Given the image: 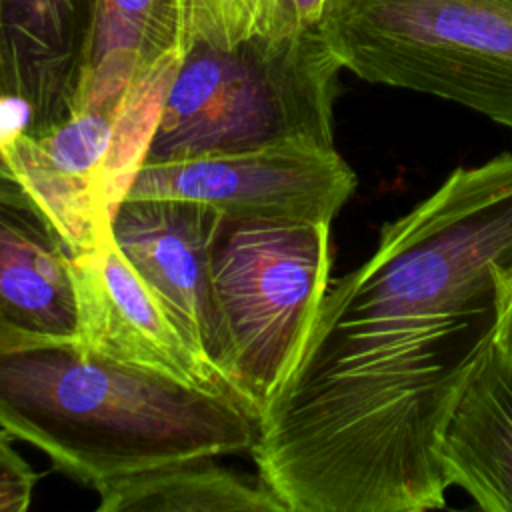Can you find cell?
<instances>
[{
    "label": "cell",
    "instance_id": "1",
    "mask_svg": "<svg viewBox=\"0 0 512 512\" xmlns=\"http://www.w3.org/2000/svg\"><path fill=\"white\" fill-rule=\"evenodd\" d=\"M494 324L496 294L424 314H316L258 412V476L286 512L442 508V440Z\"/></svg>",
    "mask_w": 512,
    "mask_h": 512
},
{
    "label": "cell",
    "instance_id": "2",
    "mask_svg": "<svg viewBox=\"0 0 512 512\" xmlns=\"http://www.w3.org/2000/svg\"><path fill=\"white\" fill-rule=\"evenodd\" d=\"M0 428L98 490L192 458L250 452L256 416L226 388L190 386L80 338L0 326Z\"/></svg>",
    "mask_w": 512,
    "mask_h": 512
},
{
    "label": "cell",
    "instance_id": "3",
    "mask_svg": "<svg viewBox=\"0 0 512 512\" xmlns=\"http://www.w3.org/2000/svg\"><path fill=\"white\" fill-rule=\"evenodd\" d=\"M340 70L320 28L272 30L232 46L190 40L142 164L294 142L334 146Z\"/></svg>",
    "mask_w": 512,
    "mask_h": 512
},
{
    "label": "cell",
    "instance_id": "4",
    "mask_svg": "<svg viewBox=\"0 0 512 512\" xmlns=\"http://www.w3.org/2000/svg\"><path fill=\"white\" fill-rule=\"evenodd\" d=\"M512 264V152L452 170L406 214L382 226L374 252L330 280L318 314H424L496 292Z\"/></svg>",
    "mask_w": 512,
    "mask_h": 512
},
{
    "label": "cell",
    "instance_id": "5",
    "mask_svg": "<svg viewBox=\"0 0 512 512\" xmlns=\"http://www.w3.org/2000/svg\"><path fill=\"white\" fill-rule=\"evenodd\" d=\"M318 28L358 78L512 128V0H328Z\"/></svg>",
    "mask_w": 512,
    "mask_h": 512
},
{
    "label": "cell",
    "instance_id": "6",
    "mask_svg": "<svg viewBox=\"0 0 512 512\" xmlns=\"http://www.w3.org/2000/svg\"><path fill=\"white\" fill-rule=\"evenodd\" d=\"M210 276L222 382L258 418L296 360L330 282V224L222 214Z\"/></svg>",
    "mask_w": 512,
    "mask_h": 512
},
{
    "label": "cell",
    "instance_id": "7",
    "mask_svg": "<svg viewBox=\"0 0 512 512\" xmlns=\"http://www.w3.org/2000/svg\"><path fill=\"white\" fill-rule=\"evenodd\" d=\"M356 190L336 146L274 144L140 164L124 198L202 202L226 216L332 224Z\"/></svg>",
    "mask_w": 512,
    "mask_h": 512
},
{
    "label": "cell",
    "instance_id": "8",
    "mask_svg": "<svg viewBox=\"0 0 512 512\" xmlns=\"http://www.w3.org/2000/svg\"><path fill=\"white\" fill-rule=\"evenodd\" d=\"M220 216L216 208L192 200L122 198L110 212V232L188 344L222 380L224 346L210 276V246Z\"/></svg>",
    "mask_w": 512,
    "mask_h": 512
},
{
    "label": "cell",
    "instance_id": "9",
    "mask_svg": "<svg viewBox=\"0 0 512 512\" xmlns=\"http://www.w3.org/2000/svg\"><path fill=\"white\" fill-rule=\"evenodd\" d=\"M72 264L82 342L190 386L226 388L120 252L110 232V218L100 230L96 248L72 256Z\"/></svg>",
    "mask_w": 512,
    "mask_h": 512
},
{
    "label": "cell",
    "instance_id": "10",
    "mask_svg": "<svg viewBox=\"0 0 512 512\" xmlns=\"http://www.w3.org/2000/svg\"><path fill=\"white\" fill-rule=\"evenodd\" d=\"M100 0H0V100L20 106L28 134L76 110Z\"/></svg>",
    "mask_w": 512,
    "mask_h": 512
},
{
    "label": "cell",
    "instance_id": "11",
    "mask_svg": "<svg viewBox=\"0 0 512 512\" xmlns=\"http://www.w3.org/2000/svg\"><path fill=\"white\" fill-rule=\"evenodd\" d=\"M0 326L78 338L72 254L42 212L0 202Z\"/></svg>",
    "mask_w": 512,
    "mask_h": 512
},
{
    "label": "cell",
    "instance_id": "12",
    "mask_svg": "<svg viewBox=\"0 0 512 512\" xmlns=\"http://www.w3.org/2000/svg\"><path fill=\"white\" fill-rule=\"evenodd\" d=\"M442 470L488 512H512V370L494 344L482 356L446 428Z\"/></svg>",
    "mask_w": 512,
    "mask_h": 512
},
{
    "label": "cell",
    "instance_id": "13",
    "mask_svg": "<svg viewBox=\"0 0 512 512\" xmlns=\"http://www.w3.org/2000/svg\"><path fill=\"white\" fill-rule=\"evenodd\" d=\"M176 54V0H100L76 110H120L132 84Z\"/></svg>",
    "mask_w": 512,
    "mask_h": 512
},
{
    "label": "cell",
    "instance_id": "14",
    "mask_svg": "<svg viewBox=\"0 0 512 512\" xmlns=\"http://www.w3.org/2000/svg\"><path fill=\"white\" fill-rule=\"evenodd\" d=\"M98 512H286L262 482L208 458L180 460L100 486Z\"/></svg>",
    "mask_w": 512,
    "mask_h": 512
},
{
    "label": "cell",
    "instance_id": "15",
    "mask_svg": "<svg viewBox=\"0 0 512 512\" xmlns=\"http://www.w3.org/2000/svg\"><path fill=\"white\" fill-rule=\"evenodd\" d=\"M176 6L182 50L190 40L232 46L272 32L278 0H176Z\"/></svg>",
    "mask_w": 512,
    "mask_h": 512
},
{
    "label": "cell",
    "instance_id": "16",
    "mask_svg": "<svg viewBox=\"0 0 512 512\" xmlns=\"http://www.w3.org/2000/svg\"><path fill=\"white\" fill-rule=\"evenodd\" d=\"M36 484V470L14 450L12 436L0 428V512H24Z\"/></svg>",
    "mask_w": 512,
    "mask_h": 512
},
{
    "label": "cell",
    "instance_id": "17",
    "mask_svg": "<svg viewBox=\"0 0 512 512\" xmlns=\"http://www.w3.org/2000/svg\"><path fill=\"white\" fill-rule=\"evenodd\" d=\"M496 324L494 348L504 364L512 370V264L502 266L496 276Z\"/></svg>",
    "mask_w": 512,
    "mask_h": 512
},
{
    "label": "cell",
    "instance_id": "18",
    "mask_svg": "<svg viewBox=\"0 0 512 512\" xmlns=\"http://www.w3.org/2000/svg\"><path fill=\"white\" fill-rule=\"evenodd\" d=\"M326 4L328 0H278L272 30L298 32L318 28Z\"/></svg>",
    "mask_w": 512,
    "mask_h": 512
},
{
    "label": "cell",
    "instance_id": "19",
    "mask_svg": "<svg viewBox=\"0 0 512 512\" xmlns=\"http://www.w3.org/2000/svg\"><path fill=\"white\" fill-rule=\"evenodd\" d=\"M0 202L4 204H14V206H22V208H32L38 210L36 202L32 200V196L24 190V186L18 182L14 170L10 168L2 148H0ZM44 216V214H42Z\"/></svg>",
    "mask_w": 512,
    "mask_h": 512
}]
</instances>
